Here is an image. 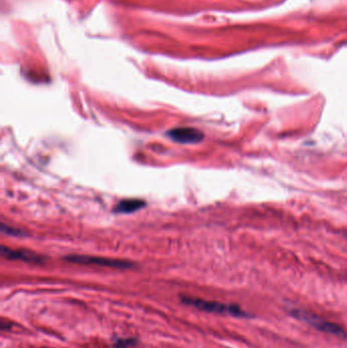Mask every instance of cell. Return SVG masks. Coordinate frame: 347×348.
I'll return each mask as SVG.
<instances>
[{"label": "cell", "mask_w": 347, "mask_h": 348, "mask_svg": "<svg viewBox=\"0 0 347 348\" xmlns=\"http://www.w3.org/2000/svg\"><path fill=\"white\" fill-rule=\"evenodd\" d=\"M181 301L185 304L195 306L201 311L209 312V313H218V314H229L238 317H244L247 316L245 312H243L241 307L235 304H224L216 301H207L196 297H189V296H181Z\"/></svg>", "instance_id": "1"}, {"label": "cell", "mask_w": 347, "mask_h": 348, "mask_svg": "<svg viewBox=\"0 0 347 348\" xmlns=\"http://www.w3.org/2000/svg\"><path fill=\"white\" fill-rule=\"evenodd\" d=\"M290 314L296 319L302 320L304 322H307L308 324H311L313 327L317 328L320 331H323V332L328 333V334H332V335L340 337V338L346 337L345 330L341 326H339L335 323L325 321V320L319 318L318 316H315L313 314H310V313L304 312V311H300V309H294V311L290 312Z\"/></svg>", "instance_id": "2"}, {"label": "cell", "mask_w": 347, "mask_h": 348, "mask_svg": "<svg viewBox=\"0 0 347 348\" xmlns=\"http://www.w3.org/2000/svg\"><path fill=\"white\" fill-rule=\"evenodd\" d=\"M65 260L69 261V262H72V263H78V264L97 265V266L120 268V269H128V268H131L133 266L132 263L121 261V260L106 259V258H101V257L81 256V255H71V256L66 257Z\"/></svg>", "instance_id": "3"}, {"label": "cell", "mask_w": 347, "mask_h": 348, "mask_svg": "<svg viewBox=\"0 0 347 348\" xmlns=\"http://www.w3.org/2000/svg\"><path fill=\"white\" fill-rule=\"evenodd\" d=\"M167 135L172 139L174 142L180 143V144H192V143H199L203 140L204 136L203 134L192 128H177L169 131Z\"/></svg>", "instance_id": "4"}, {"label": "cell", "mask_w": 347, "mask_h": 348, "mask_svg": "<svg viewBox=\"0 0 347 348\" xmlns=\"http://www.w3.org/2000/svg\"><path fill=\"white\" fill-rule=\"evenodd\" d=\"M2 254H3V257L10 260H22L29 263H41L43 261L42 257L35 255L33 253L26 252V251L12 250L7 247H3Z\"/></svg>", "instance_id": "5"}, {"label": "cell", "mask_w": 347, "mask_h": 348, "mask_svg": "<svg viewBox=\"0 0 347 348\" xmlns=\"http://www.w3.org/2000/svg\"><path fill=\"white\" fill-rule=\"evenodd\" d=\"M146 203L142 200L138 199H127L122 200L117 206H115V213H123V214H130L134 213L142 208H144Z\"/></svg>", "instance_id": "6"}, {"label": "cell", "mask_w": 347, "mask_h": 348, "mask_svg": "<svg viewBox=\"0 0 347 348\" xmlns=\"http://www.w3.org/2000/svg\"><path fill=\"white\" fill-rule=\"evenodd\" d=\"M137 344V340L133 338H128V339H119L117 342L114 343V346L117 348H129L133 347Z\"/></svg>", "instance_id": "7"}, {"label": "cell", "mask_w": 347, "mask_h": 348, "mask_svg": "<svg viewBox=\"0 0 347 348\" xmlns=\"http://www.w3.org/2000/svg\"><path fill=\"white\" fill-rule=\"evenodd\" d=\"M3 231L8 235H14V236H21L23 235L22 232L16 228H11L10 226H7L6 224H3Z\"/></svg>", "instance_id": "8"}]
</instances>
